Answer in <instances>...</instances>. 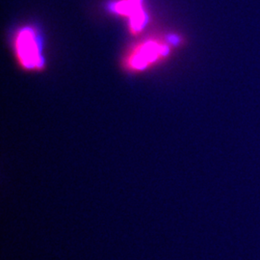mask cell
<instances>
[{
  "label": "cell",
  "instance_id": "2",
  "mask_svg": "<svg viewBox=\"0 0 260 260\" xmlns=\"http://www.w3.org/2000/svg\"><path fill=\"white\" fill-rule=\"evenodd\" d=\"M164 50H167L166 47H159L156 44L149 43L145 47H142L139 53L132 60V65L136 68H143L149 62L155 59L159 54H163Z\"/></svg>",
  "mask_w": 260,
  "mask_h": 260
},
{
  "label": "cell",
  "instance_id": "1",
  "mask_svg": "<svg viewBox=\"0 0 260 260\" xmlns=\"http://www.w3.org/2000/svg\"><path fill=\"white\" fill-rule=\"evenodd\" d=\"M18 54L22 64L27 68H34L42 65L37 39L30 29H24L19 32L17 38Z\"/></svg>",
  "mask_w": 260,
  "mask_h": 260
}]
</instances>
